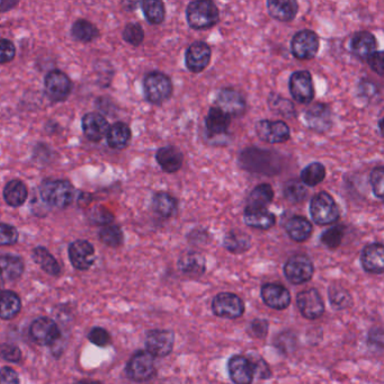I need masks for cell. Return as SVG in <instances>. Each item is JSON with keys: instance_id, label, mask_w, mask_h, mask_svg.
Segmentation results:
<instances>
[{"instance_id": "be15d7a7", "label": "cell", "mask_w": 384, "mask_h": 384, "mask_svg": "<svg viewBox=\"0 0 384 384\" xmlns=\"http://www.w3.org/2000/svg\"><path fill=\"white\" fill-rule=\"evenodd\" d=\"M17 1H9V0H4V1H0V11H9V9H13L15 6H17Z\"/></svg>"}, {"instance_id": "680465c9", "label": "cell", "mask_w": 384, "mask_h": 384, "mask_svg": "<svg viewBox=\"0 0 384 384\" xmlns=\"http://www.w3.org/2000/svg\"><path fill=\"white\" fill-rule=\"evenodd\" d=\"M368 66L379 76L384 74V55L382 51H376L368 60Z\"/></svg>"}, {"instance_id": "e0dca14e", "label": "cell", "mask_w": 384, "mask_h": 384, "mask_svg": "<svg viewBox=\"0 0 384 384\" xmlns=\"http://www.w3.org/2000/svg\"><path fill=\"white\" fill-rule=\"evenodd\" d=\"M212 59V49L203 41H196L187 47L185 53V66L193 74L204 72Z\"/></svg>"}, {"instance_id": "8992f818", "label": "cell", "mask_w": 384, "mask_h": 384, "mask_svg": "<svg viewBox=\"0 0 384 384\" xmlns=\"http://www.w3.org/2000/svg\"><path fill=\"white\" fill-rule=\"evenodd\" d=\"M283 271L288 282L294 286H301L312 280L315 266L307 255L297 254L288 258Z\"/></svg>"}, {"instance_id": "d6986e66", "label": "cell", "mask_w": 384, "mask_h": 384, "mask_svg": "<svg viewBox=\"0 0 384 384\" xmlns=\"http://www.w3.org/2000/svg\"><path fill=\"white\" fill-rule=\"evenodd\" d=\"M69 259L72 266L79 271H87L95 263V248L87 240H76L68 249Z\"/></svg>"}, {"instance_id": "7402d4cb", "label": "cell", "mask_w": 384, "mask_h": 384, "mask_svg": "<svg viewBox=\"0 0 384 384\" xmlns=\"http://www.w3.org/2000/svg\"><path fill=\"white\" fill-rule=\"evenodd\" d=\"M228 373L235 384H252L255 378V370L249 357L235 355L228 361Z\"/></svg>"}, {"instance_id": "9a60e30c", "label": "cell", "mask_w": 384, "mask_h": 384, "mask_svg": "<svg viewBox=\"0 0 384 384\" xmlns=\"http://www.w3.org/2000/svg\"><path fill=\"white\" fill-rule=\"evenodd\" d=\"M30 336L39 345L52 346L60 339L61 332L52 319L41 317L30 324Z\"/></svg>"}, {"instance_id": "2e32d148", "label": "cell", "mask_w": 384, "mask_h": 384, "mask_svg": "<svg viewBox=\"0 0 384 384\" xmlns=\"http://www.w3.org/2000/svg\"><path fill=\"white\" fill-rule=\"evenodd\" d=\"M297 305L302 317L307 320H316L324 312V302L317 288H307L300 292Z\"/></svg>"}, {"instance_id": "4316f807", "label": "cell", "mask_w": 384, "mask_h": 384, "mask_svg": "<svg viewBox=\"0 0 384 384\" xmlns=\"http://www.w3.org/2000/svg\"><path fill=\"white\" fill-rule=\"evenodd\" d=\"M266 6L269 14L278 22H292L299 13L295 0H269Z\"/></svg>"}, {"instance_id": "52a82bcc", "label": "cell", "mask_w": 384, "mask_h": 384, "mask_svg": "<svg viewBox=\"0 0 384 384\" xmlns=\"http://www.w3.org/2000/svg\"><path fill=\"white\" fill-rule=\"evenodd\" d=\"M72 91V81L68 74L55 69L44 78V93L53 103L64 102Z\"/></svg>"}, {"instance_id": "44dd1931", "label": "cell", "mask_w": 384, "mask_h": 384, "mask_svg": "<svg viewBox=\"0 0 384 384\" xmlns=\"http://www.w3.org/2000/svg\"><path fill=\"white\" fill-rule=\"evenodd\" d=\"M261 299L274 310H286L291 305V294L286 286L278 283H266L261 286Z\"/></svg>"}, {"instance_id": "ba28073f", "label": "cell", "mask_w": 384, "mask_h": 384, "mask_svg": "<svg viewBox=\"0 0 384 384\" xmlns=\"http://www.w3.org/2000/svg\"><path fill=\"white\" fill-rule=\"evenodd\" d=\"M212 312L219 318L238 319L244 313V303L242 298L230 292H221L212 300Z\"/></svg>"}, {"instance_id": "e575fe53", "label": "cell", "mask_w": 384, "mask_h": 384, "mask_svg": "<svg viewBox=\"0 0 384 384\" xmlns=\"http://www.w3.org/2000/svg\"><path fill=\"white\" fill-rule=\"evenodd\" d=\"M223 247L232 254H244L252 247V238L244 231L231 230L223 238Z\"/></svg>"}, {"instance_id": "e7e4bbea", "label": "cell", "mask_w": 384, "mask_h": 384, "mask_svg": "<svg viewBox=\"0 0 384 384\" xmlns=\"http://www.w3.org/2000/svg\"><path fill=\"white\" fill-rule=\"evenodd\" d=\"M74 384H102L98 381H91V380H83V381H78Z\"/></svg>"}, {"instance_id": "4fadbf2b", "label": "cell", "mask_w": 384, "mask_h": 384, "mask_svg": "<svg viewBox=\"0 0 384 384\" xmlns=\"http://www.w3.org/2000/svg\"><path fill=\"white\" fill-rule=\"evenodd\" d=\"M215 104L218 108L223 111L229 116L240 118L247 111V102L240 91L234 88H222L218 93L215 98Z\"/></svg>"}, {"instance_id": "74e56055", "label": "cell", "mask_w": 384, "mask_h": 384, "mask_svg": "<svg viewBox=\"0 0 384 384\" xmlns=\"http://www.w3.org/2000/svg\"><path fill=\"white\" fill-rule=\"evenodd\" d=\"M32 257H33V261L43 269L44 272L52 275V276L60 274L61 267L58 261L53 257L52 254L50 253L47 248H34Z\"/></svg>"}, {"instance_id": "c3c4849f", "label": "cell", "mask_w": 384, "mask_h": 384, "mask_svg": "<svg viewBox=\"0 0 384 384\" xmlns=\"http://www.w3.org/2000/svg\"><path fill=\"white\" fill-rule=\"evenodd\" d=\"M18 239H20V234L14 225L0 222V247L13 246L17 244Z\"/></svg>"}, {"instance_id": "5b68a950", "label": "cell", "mask_w": 384, "mask_h": 384, "mask_svg": "<svg viewBox=\"0 0 384 384\" xmlns=\"http://www.w3.org/2000/svg\"><path fill=\"white\" fill-rule=\"evenodd\" d=\"M310 215L313 222L319 225H329L341 218V209L335 198L328 192H319L310 202Z\"/></svg>"}, {"instance_id": "3957f363", "label": "cell", "mask_w": 384, "mask_h": 384, "mask_svg": "<svg viewBox=\"0 0 384 384\" xmlns=\"http://www.w3.org/2000/svg\"><path fill=\"white\" fill-rule=\"evenodd\" d=\"M186 20L193 30H209L219 22V9L211 0H194L187 5Z\"/></svg>"}, {"instance_id": "f5cc1de1", "label": "cell", "mask_w": 384, "mask_h": 384, "mask_svg": "<svg viewBox=\"0 0 384 384\" xmlns=\"http://www.w3.org/2000/svg\"><path fill=\"white\" fill-rule=\"evenodd\" d=\"M269 321L265 319H255L248 327V334L257 339H264L269 334Z\"/></svg>"}, {"instance_id": "91938a15", "label": "cell", "mask_w": 384, "mask_h": 384, "mask_svg": "<svg viewBox=\"0 0 384 384\" xmlns=\"http://www.w3.org/2000/svg\"><path fill=\"white\" fill-rule=\"evenodd\" d=\"M358 89H360V93L362 94L363 97L366 99L374 98L379 94V88L375 84L372 83L371 80H362L360 86H358Z\"/></svg>"}, {"instance_id": "cb8c5ba5", "label": "cell", "mask_w": 384, "mask_h": 384, "mask_svg": "<svg viewBox=\"0 0 384 384\" xmlns=\"http://www.w3.org/2000/svg\"><path fill=\"white\" fill-rule=\"evenodd\" d=\"M361 264L365 272L370 274H383L384 249L381 242H374L364 247L361 255Z\"/></svg>"}, {"instance_id": "03108f58", "label": "cell", "mask_w": 384, "mask_h": 384, "mask_svg": "<svg viewBox=\"0 0 384 384\" xmlns=\"http://www.w3.org/2000/svg\"><path fill=\"white\" fill-rule=\"evenodd\" d=\"M382 121H383V118H380L379 123H378V125H379V130H380V135H382Z\"/></svg>"}, {"instance_id": "d6a6232c", "label": "cell", "mask_w": 384, "mask_h": 384, "mask_svg": "<svg viewBox=\"0 0 384 384\" xmlns=\"http://www.w3.org/2000/svg\"><path fill=\"white\" fill-rule=\"evenodd\" d=\"M25 264L22 258L15 255H0V278L3 281H16L24 273Z\"/></svg>"}, {"instance_id": "836d02e7", "label": "cell", "mask_w": 384, "mask_h": 384, "mask_svg": "<svg viewBox=\"0 0 384 384\" xmlns=\"http://www.w3.org/2000/svg\"><path fill=\"white\" fill-rule=\"evenodd\" d=\"M152 210L164 219L173 218L179 211V201L167 192H158L152 198Z\"/></svg>"}, {"instance_id": "484cf974", "label": "cell", "mask_w": 384, "mask_h": 384, "mask_svg": "<svg viewBox=\"0 0 384 384\" xmlns=\"http://www.w3.org/2000/svg\"><path fill=\"white\" fill-rule=\"evenodd\" d=\"M156 160L162 171L168 174L177 173L184 164V154L176 147H162L156 152Z\"/></svg>"}, {"instance_id": "83f0119b", "label": "cell", "mask_w": 384, "mask_h": 384, "mask_svg": "<svg viewBox=\"0 0 384 384\" xmlns=\"http://www.w3.org/2000/svg\"><path fill=\"white\" fill-rule=\"evenodd\" d=\"M231 118L218 107H211L205 118V129L210 137H222L228 133Z\"/></svg>"}, {"instance_id": "11a10c76", "label": "cell", "mask_w": 384, "mask_h": 384, "mask_svg": "<svg viewBox=\"0 0 384 384\" xmlns=\"http://www.w3.org/2000/svg\"><path fill=\"white\" fill-rule=\"evenodd\" d=\"M89 219L95 225L104 227V225H111L114 221V214L108 211V210L104 209V208H98V209L91 212Z\"/></svg>"}, {"instance_id": "7bdbcfd3", "label": "cell", "mask_w": 384, "mask_h": 384, "mask_svg": "<svg viewBox=\"0 0 384 384\" xmlns=\"http://www.w3.org/2000/svg\"><path fill=\"white\" fill-rule=\"evenodd\" d=\"M283 195L290 203H302L307 198V188L300 179H290L283 186Z\"/></svg>"}, {"instance_id": "681fc988", "label": "cell", "mask_w": 384, "mask_h": 384, "mask_svg": "<svg viewBox=\"0 0 384 384\" xmlns=\"http://www.w3.org/2000/svg\"><path fill=\"white\" fill-rule=\"evenodd\" d=\"M370 184L373 190L374 195L379 200H383L384 198V168L382 166L374 168L371 171Z\"/></svg>"}, {"instance_id": "8fae6325", "label": "cell", "mask_w": 384, "mask_h": 384, "mask_svg": "<svg viewBox=\"0 0 384 384\" xmlns=\"http://www.w3.org/2000/svg\"><path fill=\"white\" fill-rule=\"evenodd\" d=\"M292 98L300 104H310L316 96L312 76L307 70L293 72L288 81Z\"/></svg>"}, {"instance_id": "003e7915", "label": "cell", "mask_w": 384, "mask_h": 384, "mask_svg": "<svg viewBox=\"0 0 384 384\" xmlns=\"http://www.w3.org/2000/svg\"><path fill=\"white\" fill-rule=\"evenodd\" d=\"M3 278H0V290H1V288H3Z\"/></svg>"}, {"instance_id": "94428289", "label": "cell", "mask_w": 384, "mask_h": 384, "mask_svg": "<svg viewBox=\"0 0 384 384\" xmlns=\"http://www.w3.org/2000/svg\"><path fill=\"white\" fill-rule=\"evenodd\" d=\"M0 384H20V378L16 371L9 366L0 370Z\"/></svg>"}, {"instance_id": "816d5d0a", "label": "cell", "mask_w": 384, "mask_h": 384, "mask_svg": "<svg viewBox=\"0 0 384 384\" xmlns=\"http://www.w3.org/2000/svg\"><path fill=\"white\" fill-rule=\"evenodd\" d=\"M0 355L9 363H20L22 360V351L14 344L6 343L0 346Z\"/></svg>"}, {"instance_id": "d4e9b609", "label": "cell", "mask_w": 384, "mask_h": 384, "mask_svg": "<svg viewBox=\"0 0 384 384\" xmlns=\"http://www.w3.org/2000/svg\"><path fill=\"white\" fill-rule=\"evenodd\" d=\"M244 221L250 228L266 231L274 227L276 217L267 208L247 206L244 210Z\"/></svg>"}, {"instance_id": "277c9868", "label": "cell", "mask_w": 384, "mask_h": 384, "mask_svg": "<svg viewBox=\"0 0 384 384\" xmlns=\"http://www.w3.org/2000/svg\"><path fill=\"white\" fill-rule=\"evenodd\" d=\"M174 86L171 78L162 72H151L143 79V94L147 102L162 105L171 99Z\"/></svg>"}, {"instance_id": "db71d44e", "label": "cell", "mask_w": 384, "mask_h": 384, "mask_svg": "<svg viewBox=\"0 0 384 384\" xmlns=\"http://www.w3.org/2000/svg\"><path fill=\"white\" fill-rule=\"evenodd\" d=\"M88 338L89 341L94 344V345L99 346V347H105L111 343V336L104 328L101 327H95L88 334Z\"/></svg>"}, {"instance_id": "f907efd6", "label": "cell", "mask_w": 384, "mask_h": 384, "mask_svg": "<svg viewBox=\"0 0 384 384\" xmlns=\"http://www.w3.org/2000/svg\"><path fill=\"white\" fill-rule=\"evenodd\" d=\"M16 57V47L9 39H0V64H9Z\"/></svg>"}, {"instance_id": "603a6c76", "label": "cell", "mask_w": 384, "mask_h": 384, "mask_svg": "<svg viewBox=\"0 0 384 384\" xmlns=\"http://www.w3.org/2000/svg\"><path fill=\"white\" fill-rule=\"evenodd\" d=\"M349 47L355 57L368 61L378 51V40L371 32L361 30L351 36Z\"/></svg>"}, {"instance_id": "7c38bea8", "label": "cell", "mask_w": 384, "mask_h": 384, "mask_svg": "<svg viewBox=\"0 0 384 384\" xmlns=\"http://www.w3.org/2000/svg\"><path fill=\"white\" fill-rule=\"evenodd\" d=\"M256 135L261 141L271 145L278 143H286L290 140L291 130L284 121H269V120H261L256 123Z\"/></svg>"}, {"instance_id": "bcb514c9", "label": "cell", "mask_w": 384, "mask_h": 384, "mask_svg": "<svg viewBox=\"0 0 384 384\" xmlns=\"http://www.w3.org/2000/svg\"><path fill=\"white\" fill-rule=\"evenodd\" d=\"M345 225H334L332 228L327 229L324 234L321 235L320 242L328 249H336L341 246L344 237L346 235Z\"/></svg>"}, {"instance_id": "6da1fadb", "label": "cell", "mask_w": 384, "mask_h": 384, "mask_svg": "<svg viewBox=\"0 0 384 384\" xmlns=\"http://www.w3.org/2000/svg\"><path fill=\"white\" fill-rule=\"evenodd\" d=\"M239 165L250 173L275 175L282 169V157L278 152L250 147L239 156Z\"/></svg>"}, {"instance_id": "f35d334b", "label": "cell", "mask_w": 384, "mask_h": 384, "mask_svg": "<svg viewBox=\"0 0 384 384\" xmlns=\"http://www.w3.org/2000/svg\"><path fill=\"white\" fill-rule=\"evenodd\" d=\"M328 298L336 310H346L353 305L351 294L341 284H332L328 288Z\"/></svg>"}, {"instance_id": "7a4b0ae2", "label": "cell", "mask_w": 384, "mask_h": 384, "mask_svg": "<svg viewBox=\"0 0 384 384\" xmlns=\"http://www.w3.org/2000/svg\"><path fill=\"white\" fill-rule=\"evenodd\" d=\"M44 203L55 209H67L74 203L76 188L67 179H45L39 188Z\"/></svg>"}, {"instance_id": "ac0fdd59", "label": "cell", "mask_w": 384, "mask_h": 384, "mask_svg": "<svg viewBox=\"0 0 384 384\" xmlns=\"http://www.w3.org/2000/svg\"><path fill=\"white\" fill-rule=\"evenodd\" d=\"M307 127L317 133H327L332 127V114L328 105L315 103L305 112Z\"/></svg>"}, {"instance_id": "f6af8a7d", "label": "cell", "mask_w": 384, "mask_h": 384, "mask_svg": "<svg viewBox=\"0 0 384 384\" xmlns=\"http://www.w3.org/2000/svg\"><path fill=\"white\" fill-rule=\"evenodd\" d=\"M269 105L273 112L284 118H291L295 116V107L293 103L278 94H271L269 97Z\"/></svg>"}, {"instance_id": "d590c367", "label": "cell", "mask_w": 384, "mask_h": 384, "mask_svg": "<svg viewBox=\"0 0 384 384\" xmlns=\"http://www.w3.org/2000/svg\"><path fill=\"white\" fill-rule=\"evenodd\" d=\"M22 302L13 291H0V319L11 320L21 312Z\"/></svg>"}, {"instance_id": "9c48e42d", "label": "cell", "mask_w": 384, "mask_h": 384, "mask_svg": "<svg viewBox=\"0 0 384 384\" xmlns=\"http://www.w3.org/2000/svg\"><path fill=\"white\" fill-rule=\"evenodd\" d=\"M154 357L147 351H139L133 354L127 365V375L135 382H146L156 374Z\"/></svg>"}, {"instance_id": "9f6ffc18", "label": "cell", "mask_w": 384, "mask_h": 384, "mask_svg": "<svg viewBox=\"0 0 384 384\" xmlns=\"http://www.w3.org/2000/svg\"><path fill=\"white\" fill-rule=\"evenodd\" d=\"M249 360L253 363L255 374H257L261 379L266 380L272 376V371L269 368V364L259 355L249 357Z\"/></svg>"}, {"instance_id": "8d00e7d4", "label": "cell", "mask_w": 384, "mask_h": 384, "mask_svg": "<svg viewBox=\"0 0 384 384\" xmlns=\"http://www.w3.org/2000/svg\"><path fill=\"white\" fill-rule=\"evenodd\" d=\"M72 36L81 43H91L98 39L99 30L96 25L85 18H79L72 24Z\"/></svg>"}, {"instance_id": "ee69618b", "label": "cell", "mask_w": 384, "mask_h": 384, "mask_svg": "<svg viewBox=\"0 0 384 384\" xmlns=\"http://www.w3.org/2000/svg\"><path fill=\"white\" fill-rule=\"evenodd\" d=\"M99 239L103 244L111 248H118L124 242V234L120 225H107L101 228L98 232Z\"/></svg>"}, {"instance_id": "f546056e", "label": "cell", "mask_w": 384, "mask_h": 384, "mask_svg": "<svg viewBox=\"0 0 384 384\" xmlns=\"http://www.w3.org/2000/svg\"><path fill=\"white\" fill-rule=\"evenodd\" d=\"M4 200L11 208H20L28 198V188L21 179H11L3 191Z\"/></svg>"}, {"instance_id": "30bf717a", "label": "cell", "mask_w": 384, "mask_h": 384, "mask_svg": "<svg viewBox=\"0 0 384 384\" xmlns=\"http://www.w3.org/2000/svg\"><path fill=\"white\" fill-rule=\"evenodd\" d=\"M320 47L318 34L311 30H299L291 41V52L298 60H311L316 57Z\"/></svg>"}, {"instance_id": "6f0895ef", "label": "cell", "mask_w": 384, "mask_h": 384, "mask_svg": "<svg viewBox=\"0 0 384 384\" xmlns=\"http://www.w3.org/2000/svg\"><path fill=\"white\" fill-rule=\"evenodd\" d=\"M275 346L283 353H288L295 347V336L292 335L291 332H283L282 335L278 336V341H275Z\"/></svg>"}, {"instance_id": "7dc6e473", "label": "cell", "mask_w": 384, "mask_h": 384, "mask_svg": "<svg viewBox=\"0 0 384 384\" xmlns=\"http://www.w3.org/2000/svg\"><path fill=\"white\" fill-rule=\"evenodd\" d=\"M122 36L127 43L139 47L145 41V30L139 23H130L124 28Z\"/></svg>"}, {"instance_id": "ab89813d", "label": "cell", "mask_w": 384, "mask_h": 384, "mask_svg": "<svg viewBox=\"0 0 384 384\" xmlns=\"http://www.w3.org/2000/svg\"><path fill=\"white\" fill-rule=\"evenodd\" d=\"M274 200V190L272 185L263 183L257 185L248 198V206L254 208H267Z\"/></svg>"}, {"instance_id": "4dcf8cb0", "label": "cell", "mask_w": 384, "mask_h": 384, "mask_svg": "<svg viewBox=\"0 0 384 384\" xmlns=\"http://www.w3.org/2000/svg\"><path fill=\"white\" fill-rule=\"evenodd\" d=\"M179 269H181L183 274L187 275V276L198 278L205 273V258L196 252H188L179 258Z\"/></svg>"}, {"instance_id": "6125c7cd", "label": "cell", "mask_w": 384, "mask_h": 384, "mask_svg": "<svg viewBox=\"0 0 384 384\" xmlns=\"http://www.w3.org/2000/svg\"><path fill=\"white\" fill-rule=\"evenodd\" d=\"M368 341L372 345H375L382 349L383 347V332L381 328H373L368 334Z\"/></svg>"}, {"instance_id": "ffe728a7", "label": "cell", "mask_w": 384, "mask_h": 384, "mask_svg": "<svg viewBox=\"0 0 384 384\" xmlns=\"http://www.w3.org/2000/svg\"><path fill=\"white\" fill-rule=\"evenodd\" d=\"M110 127L107 118L101 113H87L81 118V129H83L84 135L91 142H101L104 137H106Z\"/></svg>"}, {"instance_id": "60d3db41", "label": "cell", "mask_w": 384, "mask_h": 384, "mask_svg": "<svg viewBox=\"0 0 384 384\" xmlns=\"http://www.w3.org/2000/svg\"><path fill=\"white\" fill-rule=\"evenodd\" d=\"M326 167L321 162H311L303 168L300 175V181L307 187H315L326 179Z\"/></svg>"}, {"instance_id": "f1b7e54d", "label": "cell", "mask_w": 384, "mask_h": 384, "mask_svg": "<svg viewBox=\"0 0 384 384\" xmlns=\"http://www.w3.org/2000/svg\"><path fill=\"white\" fill-rule=\"evenodd\" d=\"M286 234L295 242H305L313 232L312 223L302 215H294L286 225Z\"/></svg>"}, {"instance_id": "1f68e13d", "label": "cell", "mask_w": 384, "mask_h": 384, "mask_svg": "<svg viewBox=\"0 0 384 384\" xmlns=\"http://www.w3.org/2000/svg\"><path fill=\"white\" fill-rule=\"evenodd\" d=\"M132 131L124 122H116L111 125L106 135L107 145L114 150H123L129 146Z\"/></svg>"}, {"instance_id": "b9f144b4", "label": "cell", "mask_w": 384, "mask_h": 384, "mask_svg": "<svg viewBox=\"0 0 384 384\" xmlns=\"http://www.w3.org/2000/svg\"><path fill=\"white\" fill-rule=\"evenodd\" d=\"M147 22L151 25H159L165 21V4L160 0H146L141 4Z\"/></svg>"}, {"instance_id": "5bb4252c", "label": "cell", "mask_w": 384, "mask_h": 384, "mask_svg": "<svg viewBox=\"0 0 384 384\" xmlns=\"http://www.w3.org/2000/svg\"><path fill=\"white\" fill-rule=\"evenodd\" d=\"M175 346V332L169 329H154L147 334V351L154 357L171 354Z\"/></svg>"}]
</instances>
